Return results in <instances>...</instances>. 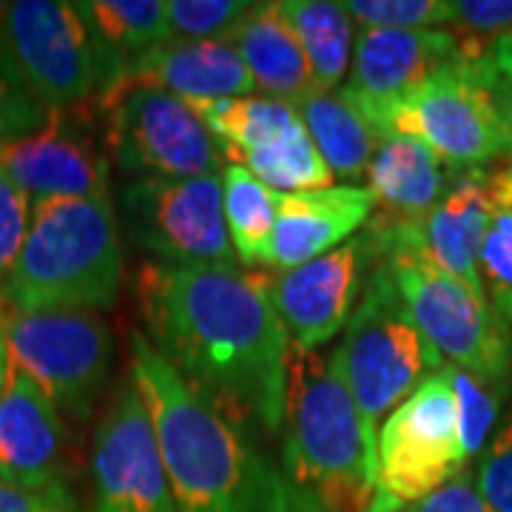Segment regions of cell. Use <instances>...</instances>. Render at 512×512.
<instances>
[{
    "instance_id": "5b68a950",
    "label": "cell",
    "mask_w": 512,
    "mask_h": 512,
    "mask_svg": "<svg viewBox=\"0 0 512 512\" xmlns=\"http://www.w3.org/2000/svg\"><path fill=\"white\" fill-rule=\"evenodd\" d=\"M367 239L390 268L404 305L447 365L484 382L512 387V328L490 299L439 271L421 251V222H384L370 217Z\"/></svg>"
},
{
    "instance_id": "ac0fdd59",
    "label": "cell",
    "mask_w": 512,
    "mask_h": 512,
    "mask_svg": "<svg viewBox=\"0 0 512 512\" xmlns=\"http://www.w3.org/2000/svg\"><path fill=\"white\" fill-rule=\"evenodd\" d=\"M458 60V40L447 29H362L353 43L348 83L339 92L356 109H379Z\"/></svg>"
},
{
    "instance_id": "ffe728a7",
    "label": "cell",
    "mask_w": 512,
    "mask_h": 512,
    "mask_svg": "<svg viewBox=\"0 0 512 512\" xmlns=\"http://www.w3.org/2000/svg\"><path fill=\"white\" fill-rule=\"evenodd\" d=\"M123 80L180 97L191 106L256 94L254 74L228 40H168L131 60Z\"/></svg>"
},
{
    "instance_id": "6da1fadb",
    "label": "cell",
    "mask_w": 512,
    "mask_h": 512,
    "mask_svg": "<svg viewBox=\"0 0 512 512\" xmlns=\"http://www.w3.org/2000/svg\"><path fill=\"white\" fill-rule=\"evenodd\" d=\"M146 336L197 399L242 436H279L291 336L271 276L231 265L146 262L137 276Z\"/></svg>"
},
{
    "instance_id": "f1b7e54d",
    "label": "cell",
    "mask_w": 512,
    "mask_h": 512,
    "mask_svg": "<svg viewBox=\"0 0 512 512\" xmlns=\"http://www.w3.org/2000/svg\"><path fill=\"white\" fill-rule=\"evenodd\" d=\"M447 32L456 35L461 60L478 63L512 32V0H450Z\"/></svg>"
},
{
    "instance_id": "603a6c76",
    "label": "cell",
    "mask_w": 512,
    "mask_h": 512,
    "mask_svg": "<svg viewBox=\"0 0 512 512\" xmlns=\"http://www.w3.org/2000/svg\"><path fill=\"white\" fill-rule=\"evenodd\" d=\"M228 43L234 46L254 74L256 89L282 103H302L305 97L316 94L311 63L302 52L299 37L293 35L291 23L282 15L279 0L251 3L248 15L239 20Z\"/></svg>"
},
{
    "instance_id": "f35d334b",
    "label": "cell",
    "mask_w": 512,
    "mask_h": 512,
    "mask_svg": "<svg viewBox=\"0 0 512 512\" xmlns=\"http://www.w3.org/2000/svg\"><path fill=\"white\" fill-rule=\"evenodd\" d=\"M484 60H487L501 77L512 80V32L507 37H501L498 43H493L490 52L484 55Z\"/></svg>"
},
{
    "instance_id": "e0dca14e",
    "label": "cell",
    "mask_w": 512,
    "mask_h": 512,
    "mask_svg": "<svg viewBox=\"0 0 512 512\" xmlns=\"http://www.w3.org/2000/svg\"><path fill=\"white\" fill-rule=\"evenodd\" d=\"M373 262L376 251L367 234H359L330 254L271 276V296L291 345L319 350L345 330L362 293V274Z\"/></svg>"
},
{
    "instance_id": "9a60e30c",
    "label": "cell",
    "mask_w": 512,
    "mask_h": 512,
    "mask_svg": "<svg viewBox=\"0 0 512 512\" xmlns=\"http://www.w3.org/2000/svg\"><path fill=\"white\" fill-rule=\"evenodd\" d=\"M97 111H49L46 126L0 143V168L29 200L109 194V151L94 137Z\"/></svg>"
},
{
    "instance_id": "f546056e",
    "label": "cell",
    "mask_w": 512,
    "mask_h": 512,
    "mask_svg": "<svg viewBox=\"0 0 512 512\" xmlns=\"http://www.w3.org/2000/svg\"><path fill=\"white\" fill-rule=\"evenodd\" d=\"M171 40H228L248 15L245 0H165Z\"/></svg>"
},
{
    "instance_id": "8fae6325",
    "label": "cell",
    "mask_w": 512,
    "mask_h": 512,
    "mask_svg": "<svg viewBox=\"0 0 512 512\" xmlns=\"http://www.w3.org/2000/svg\"><path fill=\"white\" fill-rule=\"evenodd\" d=\"M359 111L379 137H419L450 171H467L504 160V137L487 86L484 60H458L399 100Z\"/></svg>"
},
{
    "instance_id": "9c48e42d",
    "label": "cell",
    "mask_w": 512,
    "mask_h": 512,
    "mask_svg": "<svg viewBox=\"0 0 512 512\" xmlns=\"http://www.w3.org/2000/svg\"><path fill=\"white\" fill-rule=\"evenodd\" d=\"M100 114L109 160L123 174L188 180L225 171V157L197 109L174 94L120 80L103 97Z\"/></svg>"
},
{
    "instance_id": "cb8c5ba5",
    "label": "cell",
    "mask_w": 512,
    "mask_h": 512,
    "mask_svg": "<svg viewBox=\"0 0 512 512\" xmlns=\"http://www.w3.org/2000/svg\"><path fill=\"white\" fill-rule=\"evenodd\" d=\"M302 123L311 134L313 146L319 148L330 174L339 180H362L373 163V154L382 137L362 117V111L350 103L342 92H316L296 103Z\"/></svg>"
},
{
    "instance_id": "d4e9b609",
    "label": "cell",
    "mask_w": 512,
    "mask_h": 512,
    "mask_svg": "<svg viewBox=\"0 0 512 512\" xmlns=\"http://www.w3.org/2000/svg\"><path fill=\"white\" fill-rule=\"evenodd\" d=\"M282 15L299 37L302 52L311 63L316 89L322 94L339 92L353 60V18L345 3L333 0H279Z\"/></svg>"
},
{
    "instance_id": "2e32d148",
    "label": "cell",
    "mask_w": 512,
    "mask_h": 512,
    "mask_svg": "<svg viewBox=\"0 0 512 512\" xmlns=\"http://www.w3.org/2000/svg\"><path fill=\"white\" fill-rule=\"evenodd\" d=\"M510 208V160L453 171L439 205L421 222V251L439 271L487 296L481 282V251L493 222Z\"/></svg>"
},
{
    "instance_id": "277c9868",
    "label": "cell",
    "mask_w": 512,
    "mask_h": 512,
    "mask_svg": "<svg viewBox=\"0 0 512 512\" xmlns=\"http://www.w3.org/2000/svg\"><path fill=\"white\" fill-rule=\"evenodd\" d=\"M123 282V242L109 194L32 202L29 234L0 305L12 311H109Z\"/></svg>"
},
{
    "instance_id": "7402d4cb",
    "label": "cell",
    "mask_w": 512,
    "mask_h": 512,
    "mask_svg": "<svg viewBox=\"0 0 512 512\" xmlns=\"http://www.w3.org/2000/svg\"><path fill=\"white\" fill-rule=\"evenodd\" d=\"M450 177V168L419 137L384 134L367 168V191L376 200L379 220L416 225L439 205Z\"/></svg>"
},
{
    "instance_id": "ba28073f",
    "label": "cell",
    "mask_w": 512,
    "mask_h": 512,
    "mask_svg": "<svg viewBox=\"0 0 512 512\" xmlns=\"http://www.w3.org/2000/svg\"><path fill=\"white\" fill-rule=\"evenodd\" d=\"M467 464L456 393L436 370L379 427L373 512H404L467 470Z\"/></svg>"
},
{
    "instance_id": "44dd1931",
    "label": "cell",
    "mask_w": 512,
    "mask_h": 512,
    "mask_svg": "<svg viewBox=\"0 0 512 512\" xmlns=\"http://www.w3.org/2000/svg\"><path fill=\"white\" fill-rule=\"evenodd\" d=\"M376 211L362 185H330L316 191L279 194L274 234V268L291 271L336 251L365 228Z\"/></svg>"
},
{
    "instance_id": "8d00e7d4",
    "label": "cell",
    "mask_w": 512,
    "mask_h": 512,
    "mask_svg": "<svg viewBox=\"0 0 512 512\" xmlns=\"http://www.w3.org/2000/svg\"><path fill=\"white\" fill-rule=\"evenodd\" d=\"M404 512H490L484 498L476 490V473L461 470L456 478H450L436 493L424 495L421 501L410 504Z\"/></svg>"
},
{
    "instance_id": "52a82bcc",
    "label": "cell",
    "mask_w": 512,
    "mask_h": 512,
    "mask_svg": "<svg viewBox=\"0 0 512 512\" xmlns=\"http://www.w3.org/2000/svg\"><path fill=\"white\" fill-rule=\"evenodd\" d=\"M0 40L46 111H97L126 66L94 32L80 3L3 0Z\"/></svg>"
},
{
    "instance_id": "83f0119b",
    "label": "cell",
    "mask_w": 512,
    "mask_h": 512,
    "mask_svg": "<svg viewBox=\"0 0 512 512\" xmlns=\"http://www.w3.org/2000/svg\"><path fill=\"white\" fill-rule=\"evenodd\" d=\"M447 376V382L453 387L458 402V419H461V439H464V450L473 458L484 450V444L490 441L493 430L498 427V416L504 399L510 396L512 387H501V384L484 382L467 370H458L453 365L439 367Z\"/></svg>"
},
{
    "instance_id": "d6a6232c",
    "label": "cell",
    "mask_w": 512,
    "mask_h": 512,
    "mask_svg": "<svg viewBox=\"0 0 512 512\" xmlns=\"http://www.w3.org/2000/svg\"><path fill=\"white\" fill-rule=\"evenodd\" d=\"M476 490L490 512H512V410L478 453Z\"/></svg>"
},
{
    "instance_id": "d6986e66",
    "label": "cell",
    "mask_w": 512,
    "mask_h": 512,
    "mask_svg": "<svg viewBox=\"0 0 512 512\" xmlns=\"http://www.w3.org/2000/svg\"><path fill=\"white\" fill-rule=\"evenodd\" d=\"M66 424L57 404L9 365L0 390V484L40 490L63 481Z\"/></svg>"
},
{
    "instance_id": "ab89813d",
    "label": "cell",
    "mask_w": 512,
    "mask_h": 512,
    "mask_svg": "<svg viewBox=\"0 0 512 512\" xmlns=\"http://www.w3.org/2000/svg\"><path fill=\"white\" fill-rule=\"evenodd\" d=\"M6 370H9V353H6V339H3V330H0V390L6 382Z\"/></svg>"
},
{
    "instance_id": "7c38bea8",
    "label": "cell",
    "mask_w": 512,
    "mask_h": 512,
    "mask_svg": "<svg viewBox=\"0 0 512 512\" xmlns=\"http://www.w3.org/2000/svg\"><path fill=\"white\" fill-rule=\"evenodd\" d=\"M222 157L248 168L276 194L330 188L333 174L291 103L268 94L194 106Z\"/></svg>"
},
{
    "instance_id": "4316f807",
    "label": "cell",
    "mask_w": 512,
    "mask_h": 512,
    "mask_svg": "<svg viewBox=\"0 0 512 512\" xmlns=\"http://www.w3.org/2000/svg\"><path fill=\"white\" fill-rule=\"evenodd\" d=\"M80 6L106 49L123 66L171 40L165 0H92Z\"/></svg>"
},
{
    "instance_id": "7a4b0ae2",
    "label": "cell",
    "mask_w": 512,
    "mask_h": 512,
    "mask_svg": "<svg viewBox=\"0 0 512 512\" xmlns=\"http://www.w3.org/2000/svg\"><path fill=\"white\" fill-rule=\"evenodd\" d=\"M128 376L146 404L174 512H276V467L197 399L140 330L131 333Z\"/></svg>"
},
{
    "instance_id": "4dcf8cb0",
    "label": "cell",
    "mask_w": 512,
    "mask_h": 512,
    "mask_svg": "<svg viewBox=\"0 0 512 512\" xmlns=\"http://www.w3.org/2000/svg\"><path fill=\"white\" fill-rule=\"evenodd\" d=\"M348 15L365 29H447L450 0H348Z\"/></svg>"
},
{
    "instance_id": "484cf974",
    "label": "cell",
    "mask_w": 512,
    "mask_h": 512,
    "mask_svg": "<svg viewBox=\"0 0 512 512\" xmlns=\"http://www.w3.org/2000/svg\"><path fill=\"white\" fill-rule=\"evenodd\" d=\"M222 208L231 248L245 268L274 265V234L279 194L242 165H228L222 174Z\"/></svg>"
},
{
    "instance_id": "e575fe53",
    "label": "cell",
    "mask_w": 512,
    "mask_h": 512,
    "mask_svg": "<svg viewBox=\"0 0 512 512\" xmlns=\"http://www.w3.org/2000/svg\"><path fill=\"white\" fill-rule=\"evenodd\" d=\"M29 220H32L29 194L0 168V285L9 276L26 242Z\"/></svg>"
},
{
    "instance_id": "30bf717a",
    "label": "cell",
    "mask_w": 512,
    "mask_h": 512,
    "mask_svg": "<svg viewBox=\"0 0 512 512\" xmlns=\"http://www.w3.org/2000/svg\"><path fill=\"white\" fill-rule=\"evenodd\" d=\"M9 365L57 404L63 419L86 421L109 384L114 339L97 311H12L0 305Z\"/></svg>"
},
{
    "instance_id": "836d02e7",
    "label": "cell",
    "mask_w": 512,
    "mask_h": 512,
    "mask_svg": "<svg viewBox=\"0 0 512 512\" xmlns=\"http://www.w3.org/2000/svg\"><path fill=\"white\" fill-rule=\"evenodd\" d=\"M481 282L493 311L512 328V208L493 222L481 251Z\"/></svg>"
},
{
    "instance_id": "8992f818",
    "label": "cell",
    "mask_w": 512,
    "mask_h": 512,
    "mask_svg": "<svg viewBox=\"0 0 512 512\" xmlns=\"http://www.w3.org/2000/svg\"><path fill=\"white\" fill-rule=\"evenodd\" d=\"M330 359L362 416L373 470L382 421L444 365L433 345L421 336L382 259L373 262L359 302L342 330V342Z\"/></svg>"
},
{
    "instance_id": "74e56055",
    "label": "cell",
    "mask_w": 512,
    "mask_h": 512,
    "mask_svg": "<svg viewBox=\"0 0 512 512\" xmlns=\"http://www.w3.org/2000/svg\"><path fill=\"white\" fill-rule=\"evenodd\" d=\"M484 74H487V86H490V94H493L501 137H504V160L512 163V80L501 77L487 60H484Z\"/></svg>"
},
{
    "instance_id": "4fadbf2b",
    "label": "cell",
    "mask_w": 512,
    "mask_h": 512,
    "mask_svg": "<svg viewBox=\"0 0 512 512\" xmlns=\"http://www.w3.org/2000/svg\"><path fill=\"white\" fill-rule=\"evenodd\" d=\"M222 191V174L126 185L120 205L128 237L160 265H231Z\"/></svg>"
},
{
    "instance_id": "1f68e13d",
    "label": "cell",
    "mask_w": 512,
    "mask_h": 512,
    "mask_svg": "<svg viewBox=\"0 0 512 512\" xmlns=\"http://www.w3.org/2000/svg\"><path fill=\"white\" fill-rule=\"evenodd\" d=\"M49 111L26 86L9 49L0 40V143L29 137L46 126Z\"/></svg>"
},
{
    "instance_id": "3957f363",
    "label": "cell",
    "mask_w": 512,
    "mask_h": 512,
    "mask_svg": "<svg viewBox=\"0 0 512 512\" xmlns=\"http://www.w3.org/2000/svg\"><path fill=\"white\" fill-rule=\"evenodd\" d=\"M276 512H373L365 427L330 356L288 350Z\"/></svg>"
},
{
    "instance_id": "d590c367",
    "label": "cell",
    "mask_w": 512,
    "mask_h": 512,
    "mask_svg": "<svg viewBox=\"0 0 512 512\" xmlns=\"http://www.w3.org/2000/svg\"><path fill=\"white\" fill-rule=\"evenodd\" d=\"M0 512H83L66 481L40 490L0 484Z\"/></svg>"
},
{
    "instance_id": "5bb4252c",
    "label": "cell",
    "mask_w": 512,
    "mask_h": 512,
    "mask_svg": "<svg viewBox=\"0 0 512 512\" xmlns=\"http://www.w3.org/2000/svg\"><path fill=\"white\" fill-rule=\"evenodd\" d=\"M94 512H174L163 458L137 387L126 376L94 427Z\"/></svg>"
}]
</instances>
